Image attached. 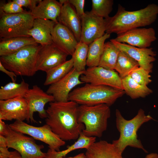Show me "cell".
<instances>
[{
    "label": "cell",
    "instance_id": "27",
    "mask_svg": "<svg viewBox=\"0 0 158 158\" xmlns=\"http://www.w3.org/2000/svg\"><path fill=\"white\" fill-rule=\"evenodd\" d=\"M110 34L105 33L89 45L87 66L88 67L98 66L103 53L105 40L109 38Z\"/></svg>",
    "mask_w": 158,
    "mask_h": 158
},
{
    "label": "cell",
    "instance_id": "28",
    "mask_svg": "<svg viewBox=\"0 0 158 158\" xmlns=\"http://www.w3.org/2000/svg\"><path fill=\"white\" fill-rule=\"evenodd\" d=\"M120 51V50L110 41L105 42L98 66L115 70Z\"/></svg>",
    "mask_w": 158,
    "mask_h": 158
},
{
    "label": "cell",
    "instance_id": "6",
    "mask_svg": "<svg viewBox=\"0 0 158 158\" xmlns=\"http://www.w3.org/2000/svg\"><path fill=\"white\" fill-rule=\"evenodd\" d=\"M41 46L38 44L27 46L12 54L0 56V62L17 75L32 76L37 71L36 62Z\"/></svg>",
    "mask_w": 158,
    "mask_h": 158
},
{
    "label": "cell",
    "instance_id": "2",
    "mask_svg": "<svg viewBox=\"0 0 158 158\" xmlns=\"http://www.w3.org/2000/svg\"><path fill=\"white\" fill-rule=\"evenodd\" d=\"M158 15V5L151 4L139 10H126L120 4L113 16L104 19L106 33L118 35L129 30L150 25L154 22Z\"/></svg>",
    "mask_w": 158,
    "mask_h": 158
},
{
    "label": "cell",
    "instance_id": "39",
    "mask_svg": "<svg viewBox=\"0 0 158 158\" xmlns=\"http://www.w3.org/2000/svg\"><path fill=\"white\" fill-rule=\"evenodd\" d=\"M8 125L0 120V135L5 136L7 134Z\"/></svg>",
    "mask_w": 158,
    "mask_h": 158
},
{
    "label": "cell",
    "instance_id": "38",
    "mask_svg": "<svg viewBox=\"0 0 158 158\" xmlns=\"http://www.w3.org/2000/svg\"><path fill=\"white\" fill-rule=\"evenodd\" d=\"M0 71L6 73L11 79L12 82H16L17 75L13 72L7 69L0 62Z\"/></svg>",
    "mask_w": 158,
    "mask_h": 158
},
{
    "label": "cell",
    "instance_id": "5",
    "mask_svg": "<svg viewBox=\"0 0 158 158\" xmlns=\"http://www.w3.org/2000/svg\"><path fill=\"white\" fill-rule=\"evenodd\" d=\"M109 107L105 104L79 105L78 121L85 126L82 131L84 135L89 137L102 136L107 128L108 120L110 117Z\"/></svg>",
    "mask_w": 158,
    "mask_h": 158
},
{
    "label": "cell",
    "instance_id": "35",
    "mask_svg": "<svg viewBox=\"0 0 158 158\" xmlns=\"http://www.w3.org/2000/svg\"><path fill=\"white\" fill-rule=\"evenodd\" d=\"M7 141L6 137L0 135V158H8L12 152L8 150Z\"/></svg>",
    "mask_w": 158,
    "mask_h": 158
},
{
    "label": "cell",
    "instance_id": "32",
    "mask_svg": "<svg viewBox=\"0 0 158 158\" xmlns=\"http://www.w3.org/2000/svg\"><path fill=\"white\" fill-rule=\"evenodd\" d=\"M92 8L90 12L97 16L107 18L113 9V0H92Z\"/></svg>",
    "mask_w": 158,
    "mask_h": 158
},
{
    "label": "cell",
    "instance_id": "13",
    "mask_svg": "<svg viewBox=\"0 0 158 158\" xmlns=\"http://www.w3.org/2000/svg\"><path fill=\"white\" fill-rule=\"evenodd\" d=\"M80 19L81 30L80 41L89 45L105 33L104 18L95 15L90 11L85 12Z\"/></svg>",
    "mask_w": 158,
    "mask_h": 158
},
{
    "label": "cell",
    "instance_id": "10",
    "mask_svg": "<svg viewBox=\"0 0 158 158\" xmlns=\"http://www.w3.org/2000/svg\"><path fill=\"white\" fill-rule=\"evenodd\" d=\"M80 79L84 83L105 85L123 90L122 79L114 70L99 66L88 67Z\"/></svg>",
    "mask_w": 158,
    "mask_h": 158
},
{
    "label": "cell",
    "instance_id": "4",
    "mask_svg": "<svg viewBox=\"0 0 158 158\" xmlns=\"http://www.w3.org/2000/svg\"><path fill=\"white\" fill-rule=\"evenodd\" d=\"M125 93L123 90L108 86L86 83L73 90L69 94L68 100L80 105L105 104L110 107Z\"/></svg>",
    "mask_w": 158,
    "mask_h": 158
},
{
    "label": "cell",
    "instance_id": "30",
    "mask_svg": "<svg viewBox=\"0 0 158 158\" xmlns=\"http://www.w3.org/2000/svg\"><path fill=\"white\" fill-rule=\"evenodd\" d=\"M73 68V60L71 58L46 73V76L44 85H50L56 82L65 76Z\"/></svg>",
    "mask_w": 158,
    "mask_h": 158
},
{
    "label": "cell",
    "instance_id": "33",
    "mask_svg": "<svg viewBox=\"0 0 158 158\" xmlns=\"http://www.w3.org/2000/svg\"><path fill=\"white\" fill-rule=\"evenodd\" d=\"M150 73L139 67L132 71L130 75L131 78L138 84L147 86L152 81L150 79Z\"/></svg>",
    "mask_w": 158,
    "mask_h": 158
},
{
    "label": "cell",
    "instance_id": "7",
    "mask_svg": "<svg viewBox=\"0 0 158 158\" xmlns=\"http://www.w3.org/2000/svg\"><path fill=\"white\" fill-rule=\"evenodd\" d=\"M0 13L1 39L29 36L28 32L32 28L35 20L30 11L15 14Z\"/></svg>",
    "mask_w": 158,
    "mask_h": 158
},
{
    "label": "cell",
    "instance_id": "1",
    "mask_svg": "<svg viewBox=\"0 0 158 158\" xmlns=\"http://www.w3.org/2000/svg\"><path fill=\"white\" fill-rule=\"evenodd\" d=\"M79 104L71 101L50 102L46 110V124L62 140L77 139L85 128L83 123L78 121Z\"/></svg>",
    "mask_w": 158,
    "mask_h": 158
},
{
    "label": "cell",
    "instance_id": "12",
    "mask_svg": "<svg viewBox=\"0 0 158 158\" xmlns=\"http://www.w3.org/2000/svg\"><path fill=\"white\" fill-rule=\"evenodd\" d=\"M24 98L26 101L29 108L28 115L26 121L29 122H37L34 119L33 115L35 112L38 113L40 117L46 118L47 116L45 104L48 102L55 101L54 97L44 92L37 85H33L29 89Z\"/></svg>",
    "mask_w": 158,
    "mask_h": 158
},
{
    "label": "cell",
    "instance_id": "21",
    "mask_svg": "<svg viewBox=\"0 0 158 158\" xmlns=\"http://www.w3.org/2000/svg\"><path fill=\"white\" fill-rule=\"evenodd\" d=\"M62 5L56 0H41L30 12L35 19L50 20L57 23Z\"/></svg>",
    "mask_w": 158,
    "mask_h": 158
},
{
    "label": "cell",
    "instance_id": "26",
    "mask_svg": "<svg viewBox=\"0 0 158 158\" xmlns=\"http://www.w3.org/2000/svg\"><path fill=\"white\" fill-rule=\"evenodd\" d=\"M29 89V85L24 80L20 83L10 82L0 89V100L24 97Z\"/></svg>",
    "mask_w": 158,
    "mask_h": 158
},
{
    "label": "cell",
    "instance_id": "14",
    "mask_svg": "<svg viewBox=\"0 0 158 158\" xmlns=\"http://www.w3.org/2000/svg\"><path fill=\"white\" fill-rule=\"evenodd\" d=\"M68 56L53 43L41 45L37 55V70L47 73L65 62Z\"/></svg>",
    "mask_w": 158,
    "mask_h": 158
},
{
    "label": "cell",
    "instance_id": "24",
    "mask_svg": "<svg viewBox=\"0 0 158 158\" xmlns=\"http://www.w3.org/2000/svg\"><path fill=\"white\" fill-rule=\"evenodd\" d=\"M96 137H87L82 132L77 140L67 149L60 151L49 149L44 158H60L65 157L68 154L75 150L82 148L87 149L96 142Z\"/></svg>",
    "mask_w": 158,
    "mask_h": 158
},
{
    "label": "cell",
    "instance_id": "23",
    "mask_svg": "<svg viewBox=\"0 0 158 158\" xmlns=\"http://www.w3.org/2000/svg\"><path fill=\"white\" fill-rule=\"evenodd\" d=\"M0 40V56L11 55L27 46L37 44L30 36L16 37Z\"/></svg>",
    "mask_w": 158,
    "mask_h": 158
},
{
    "label": "cell",
    "instance_id": "8",
    "mask_svg": "<svg viewBox=\"0 0 158 158\" xmlns=\"http://www.w3.org/2000/svg\"><path fill=\"white\" fill-rule=\"evenodd\" d=\"M8 126L14 130L28 135L35 139L46 143L51 150L59 151L60 148L65 144V141L54 133L46 124L37 127L29 125L23 121L16 120Z\"/></svg>",
    "mask_w": 158,
    "mask_h": 158
},
{
    "label": "cell",
    "instance_id": "41",
    "mask_svg": "<svg viewBox=\"0 0 158 158\" xmlns=\"http://www.w3.org/2000/svg\"><path fill=\"white\" fill-rule=\"evenodd\" d=\"M145 158H158V154L156 153H151L147 155Z\"/></svg>",
    "mask_w": 158,
    "mask_h": 158
},
{
    "label": "cell",
    "instance_id": "40",
    "mask_svg": "<svg viewBox=\"0 0 158 158\" xmlns=\"http://www.w3.org/2000/svg\"><path fill=\"white\" fill-rule=\"evenodd\" d=\"M8 158H23L20 154L17 151H12V154Z\"/></svg>",
    "mask_w": 158,
    "mask_h": 158
},
{
    "label": "cell",
    "instance_id": "16",
    "mask_svg": "<svg viewBox=\"0 0 158 158\" xmlns=\"http://www.w3.org/2000/svg\"><path fill=\"white\" fill-rule=\"evenodd\" d=\"M29 113L28 104L24 97L0 100V120L23 121Z\"/></svg>",
    "mask_w": 158,
    "mask_h": 158
},
{
    "label": "cell",
    "instance_id": "22",
    "mask_svg": "<svg viewBox=\"0 0 158 158\" xmlns=\"http://www.w3.org/2000/svg\"><path fill=\"white\" fill-rule=\"evenodd\" d=\"M112 143L104 140L95 142L86 149V158H124Z\"/></svg>",
    "mask_w": 158,
    "mask_h": 158
},
{
    "label": "cell",
    "instance_id": "3",
    "mask_svg": "<svg viewBox=\"0 0 158 158\" xmlns=\"http://www.w3.org/2000/svg\"><path fill=\"white\" fill-rule=\"evenodd\" d=\"M115 115L116 127L120 136L118 139L113 140L112 143L122 153L128 146L141 149L147 153L138 138L137 132L144 123L153 119L152 118L150 115H146L142 109L138 110L134 117L129 120L125 119L118 109L116 110Z\"/></svg>",
    "mask_w": 158,
    "mask_h": 158
},
{
    "label": "cell",
    "instance_id": "18",
    "mask_svg": "<svg viewBox=\"0 0 158 158\" xmlns=\"http://www.w3.org/2000/svg\"><path fill=\"white\" fill-rule=\"evenodd\" d=\"M51 36L56 46L68 55L72 56L78 42L71 30L58 22L52 29Z\"/></svg>",
    "mask_w": 158,
    "mask_h": 158
},
{
    "label": "cell",
    "instance_id": "19",
    "mask_svg": "<svg viewBox=\"0 0 158 158\" xmlns=\"http://www.w3.org/2000/svg\"><path fill=\"white\" fill-rule=\"evenodd\" d=\"M59 1L63 5L58 21L71 30L79 42L81 34V19L68 0H60Z\"/></svg>",
    "mask_w": 158,
    "mask_h": 158
},
{
    "label": "cell",
    "instance_id": "17",
    "mask_svg": "<svg viewBox=\"0 0 158 158\" xmlns=\"http://www.w3.org/2000/svg\"><path fill=\"white\" fill-rule=\"evenodd\" d=\"M120 50L124 51L136 60L140 67L151 73L153 62L156 60V52L153 48H140L127 44L117 42L112 39L110 40Z\"/></svg>",
    "mask_w": 158,
    "mask_h": 158
},
{
    "label": "cell",
    "instance_id": "20",
    "mask_svg": "<svg viewBox=\"0 0 158 158\" xmlns=\"http://www.w3.org/2000/svg\"><path fill=\"white\" fill-rule=\"evenodd\" d=\"M56 23L50 20L35 19L28 35L32 37L36 43L41 45L52 44L51 32Z\"/></svg>",
    "mask_w": 158,
    "mask_h": 158
},
{
    "label": "cell",
    "instance_id": "37",
    "mask_svg": "<svg viewBox=\"0 0 158 158\" xmlns=\"http://www.w3.org/2000/svg\"><path fill=\"white\" fill-rule=\"evenodd\" d=\"M21 7L30 8L32 10L34 8L41 0H13Z\"/></svg>",
    "mask_w": 158,
    "mask_h": 158
},
{
    "label": "cell",
    "instance_id": "11",
    "mask_svg": "<svg viewBox=\"0 0 158 158\" xmlns=\"http://www.w3.org/2000/svg\"><path fill=\"white\" fill-rule=\"evenodd\" d=\"M84 72H79L73 68L61 80L50 85L46 92L52 95L55 101L67 102L70 93L77 85L84 83L80 78Z\"/></svg>",
    "mask_w": 158,
    "mask_h": 158
},
{
    "label": "cell",
    "instance_id": "31",
    "mask_svg": "<svg viewBox=\"0 0 158 158\" xmlns=\"http://www.w3.org/2000/svg\"><path fill=\"white\" fill-rule=\"evenodd\" d=\"M89 45L79 42L72 56L73 62V68L79 72H84L87 66Z\"/></svg>",
    "mask_w": 158,
    "mask_h": 158
},
{
    "label": "cell",
    "instance_id": "42",
    "mask_svg": "<svg viewBox=\"0 0 158 158\" xmlns=\"http://www.w3.org/2000/svg\"><path fill=\"white\" fill-rule=\"evenodd\" d=\"M77 158H86L85 155L83 153H81L76 155Z\"/></svg>",
    "mask_w": 158,
    "mask_h": 158
},
{
    "label": "cell",
    "instance_id": "9",
    "mask_svg": "<svg viewBox=\"0 0 158 158\" xmlns=\"http://www.w3.org/2000/svg\"><path fill=\"white\" fill-rule=\"evenodd\" d=\"M5 137L7 147L17 151L23 158H44L46 156V153L41 150L44 147L43 145L37 144L32 137L14 130L9 126L7 134Z\"/></svg>",
    "mask_w": 158,
    "mask_h": 158
},
{
    "label": "cell",
    "instance_id": "34",
    "mask_svg": "<svg viewBox=\"0 0 158 158\" xmlns=\"http://www.w3.org/2000/svg\"><path fill=\"white\" fill-rule=\"evenodd\" d=\"M27 11L23 10L21 7L12 0L0 5V13L6 14H15L23 13Z\"/></svg>",
    "mask_w": 158,
    "mask_h": 158
},
{
    "label": "cell",
    "instance_id": "29",
    "mask_svg": "<svg viewBox=\"0 0 158 158\" xmlns=\"http://www.w3.org/2000/svg\"><path fill=\"white\" fill-rule=\"evenodd\" d=\"M140 67L138 63L127 53L120 50L115 70L121 78L129 75Z\"/></svg>",
    "mask_w": 158,
    "mask_h": 158
},
{
    "label": "cell",
    "instance_id": "43",
    "mask_svg": "<svg viewBox=\"0 0 158 158\" xmlns=\"http://www.w3.org/2000/svg\"><path fill=\"white\" fill-rule=\"evenodd\" d=\"M60 158H77V156L76 155L73 157H61Z\"/></svg>",
    "mask_w": 158,
    "mask_h": 158
},
{
    "label": "cell",
    "instance_id": "36",
    "mask_svg": "<svg viewBox=\"0 0 158 158\" xmlns=\"http://www.w3.org/2000/svg\"><path fill=\"white\" fill-rule=\"evenodd\" d=\"M69 3L74 7L78 16L81 18L84 14L85 0H68Z\"/></svg>",
    "mask_w": 158,
    "mask_h": 158
},
{
    "label": "cell",
    "instance_id": "25",
    "mask_svg": "<svg viewBox=\"0 0 158 158\" xmlns=\"http://www.w3.org/2000/svg\"><path fill=\"white\" fill-rule=\"evenodd\" d=\"M121 79L123 90L132 99L145 98L152 93L151 89L136 82L130 75Z\"/></svg>",
    "mask_w": 158,
    "mask_h": 158
},
{
    "label": "cell",
    "instance_id": "15",
    "mask_svg": "<svg viewBox=\"0 0 158 158\" xmlns=\"http://www.w3.org/2000/svg\"><path fill=\"white\" fill-rule=\"evenodd\" d=\"M115 41L140 48H147L157 39L153 28H137L117 35Z\"/></svg>",
    "mask_w": 158,
    "mask_h": 158
}]
</instances>
